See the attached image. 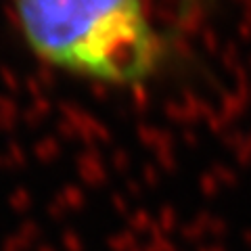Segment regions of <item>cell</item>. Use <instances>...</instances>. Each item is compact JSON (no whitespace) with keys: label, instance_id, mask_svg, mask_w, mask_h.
<instances>
[{"label":"cell","instance_id":"1","mask_svg":"<svg viewBox=\"0 0 251 251\" xmlns=\"http://www.w3.org/2000/svg\"><path fill=\"white\" fill-rule=\"evenodd\" d=\"M29 50L63 72L105 84L145 82L170 34L153 0H13Z\"/></svg>","mask_w":251,"mask_h":251}]
</instances>
